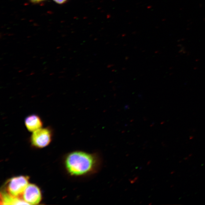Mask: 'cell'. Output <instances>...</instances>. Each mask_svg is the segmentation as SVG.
Returning a JSON list of instances; mask_svg holds the SVG:
<instances>
[{"label":"cell","mask_w":205,"mask_h":205,"mask_svg":"<svg viewBox=\"0 0 205 205\" xmlns=\"http://www.w3.org/2000/svg\"><path fill=\"white\" fill-rule=\"evenodd\" d=\"M97 157L82 151L72 152L67 156L65 165L68 172L74 176L86 175L93 172L98 164Z\"/></svg>","instance_id":"obj_1"},{"label":"cell","mask_w":205,"mask_h":205,"mask_svg":"<svg viewBox=\"0 0 205 205\" xmlns=\"http://www.w3.org/2000/svg\"><path fill=\"white\" fill-rule=\"evenodd\" d=\"M29 178L27 176H20L9 179L7 183V193L15 197L22 194L29 184Z\"/></svg>","instance_id":"obj_2"},{"label":"cell","mask_w":205,"mask_h":205,"mask_svg":"<svg viewBox=\"0 0 205 205\" xmlns=\"http://www.w3.org/2000/svg\"><path fill=\"white\" fill-rule=\"evenodd\" d=\"M52 132L49 128H41L33 132L30 141L35 147L39 148L47 146L52 140Z\"/></svg>","instance_id":"obj_3"},{"label":"cell","mask_w":205,"mask_h":205,"mask_svg":"<svg viewBox=\"0 0 205 205\" xmlns=\"http://www.w3.org/2000/svg\"><path fill=\"white\" fill-rule=\"evenodd\" d=\"M22 195L23 200L28 204H39L42 200L40 189L34 184H28Z\"/></svg>","instance_id":"obj_4"},{"label":"cell","mask_w":205,"mask_h":205,"mask_svg":"<svg viewBox=\"0 0 205 205\" xmlns=\"http://www.w3.org/2000/svg\"><path fill=\"white\" fill-rule=\"evenodd\" d=\"M25 125L30 132H33L42 128L43 122L40 117L33 114L27 116L25 119Z\"/></svg>","instance_id":"obj_5"},{"label":"cell","mask_w":205,"mask_h":205,"mask_svg":"<svg viewBox=\"0 0 205 205\" xmlns=\"http://www.w3.org/2000/svg\"><path fill=\"white\" fill-rule=\"evenodd\" d=\"M1 203L3 205H28L24 201L4 192L1 193Z\"/></svg>","instance_id":"obj_6"},{"label":"cell","mask_w":205,"mask_h":205,"mask_svg":"<svg viewBox=\"0 0 205 205\" xmlns=\"http://www.w3.org/2000/svg\"><path fill=\"white\" fill-rule=\"evenodd\" d=\"M56 3L59 4H62L66 2L67 0H54Z\"/></svg>","instance_id":"obj_7"},{"label":"cell","mask_w":205,"mask_h":205,"mask_svg":"<svg viewBox=\"0 0 205 205\" xmlns=\"http://www.w3.org/2000/svg\"><path fill=\"white\" fill-rule=\"evenodd\" d=\"M30 1L33 2L38 3V2H41L43 1H45V0H30Z\"/></svg>","instance_id":"obj_8"}]
</instances>
